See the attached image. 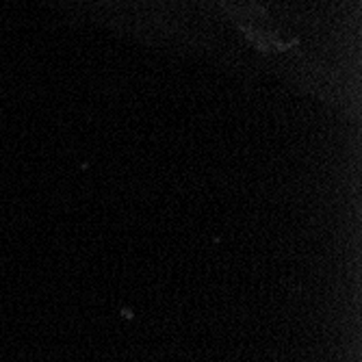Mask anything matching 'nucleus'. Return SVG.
I'll use <instances>...</instances> for the list:
<instances>
[]
</instances>
